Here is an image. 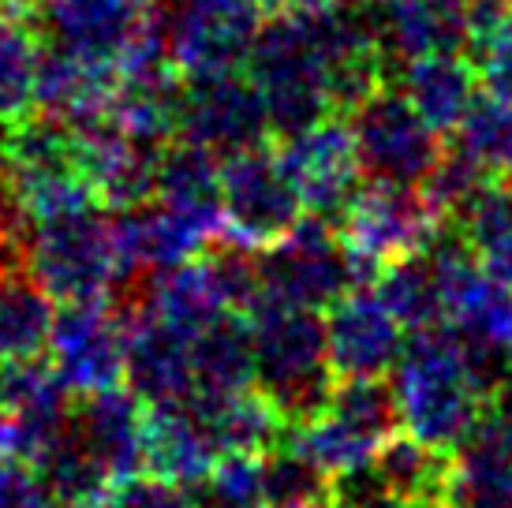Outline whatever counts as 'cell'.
<instances>
[{
  "label": "cell",
  "instance_id": "cell-46",
  "mask_svg": "<svg viewBox=\"0 0 512 508\" xmlns=\"http://www.w3.org/2000/svg\"><path fill=\"white\" fill-rule=\"evenodd\" d=\"M509 367H512V344H509Z\"/></svg>",
  "mask_w": 512,
  "mask_h": 508
},
{
  "label": "cell",
  "instance_id": "cell-13",
  "mask_svg": "<svg viewBox=\"0 0 512 508\" xmlns=\"http://www.w3.org/2000/svg\"><path fill=\"white\" fill-rule=\"evenodd\" d=\"M277 161L296 187L303 213L326 217L333 225H341L344 210L352 206L359 187L367 184L352 127L341 116H326L296 135H285Z\"/></svg>",
  "mask_w": 512,
  "mask_h": 508
},
{
  "label": "cell",
  "instance_id": "cell-8",
  "mask_svg": "<svg viewBox=\"0 0 512 508\" xmlns=\"http://www.w3.org/2000/svg\"><path fill=\"white\" fill-rule=\"evenodd\" d=\"M449 217L427 198L423 187L367 180L341 217V240L356 258L359 273L374 281L393 258L427 251Z\"/></svg>",
  "mask_w": 512,
  "mask_h": 508
},
{
  "label": "cell",
  "instance_id": "cell-15",
  "mask_svg": "<svg viewBox=\"0 0 512 508\" xmlns=\"http://www.w3.org/2000/svg\"><path fill=\"white\" fill-rule=\"evenodd\" d=\"M68 396L75 393L60 381L53 363H42V359L0 363L4 452L30 467L38 464L72 426L75 404Z\"/></svg>",
  "mask_w": 512,
  "mask_h": 508
},
{
  "label": "cell",
  "instance_id": "cell-14",
  "mask_svg": "<svg viewBox=\"0 0 512 508\" xmlns=\"http://www.w3.org/2000/svg\"><path fill=\"white\" fill-rule=\"evenodd\" d=\"M49 363L75 396L124 385L128 340L120 307L109 299L60 303L49 340Z\"/></svg>",
  "mask_w": 512,
  "mask_h": 508
},
{
  "label": "cell",
  "instance_id": "cell-2",
  "mask_svg": "<svg viewBox=\"0 0 512 508\" xmlns=\"http://www.w3.org/2000/svg\"><path fill=\"white\" fill-rule=\"evenodd\" d=\"M247 318L255 337V389L288 426L311 423L337 385L326 318L277 299H262Z\"/></svg>",
  "mask_w": 512,
  "mask_h": 508
},
{
  "label": "cell",
  "instance_id": "cell-34",
  "mask_svg": "<svg viewBox=\"0 0 512 508\" xmlns=\"http://www.w3.org/2000/svg\"><path fill=\"white\" fill-rule=\"evenodd\" d=\"M262 479H266V505H292V501L329 497V475L288 438V430L285 438L262 456Z\"/></svg>",
  "mask_w": 512,
  "mask_h": 508
},
{
  "label": "cell",
  "instance_id": "cell-39",
  "mask_svg": "<svg viewBox=\"0 0 512 508\" xmlns=\"http://www.w3.org/2000/svg\"><path fill=\"white\" fill-rule=\"evenodd\" d=\"M333 0H262V8L270 15H288V12H314V8H326Z\"/></svg>",
  "mask_w": 512,
  "mask_h": 508
},
{
  "label": "cell",
  "instance_id": "cell-6",
  "mask_svg": "<svg viewBox=\"0 0 512 508\" xmlns=\"http://www.w3.org/2000/svg\"><path fill=\"white\" fill-rule=\"evenodd\" d=\"M397 430L400 411L393 385L382 378H337L326 408L311 423L288 426V438L333 479L337 471L374 460Z\"/></svg>",
  "mask_w": 512,
  "mask_h": 508
},
{
  "label": "cell",
  "instance_id": "cell-16",
  "mask_svg": "<svg viewBox=\"0 0 512 508\" xmlns=\"http://www.w3.org/2000/svg\"><path fill=\"white\" fill-rule=\"evenodd\" d=\"M124 318V340H128V367L124 381L146 408L176 404L195 393V367H191V337L169 322H161L143 299L128 288V296L116 299Z\"/></svg>",
  "mask_w": 512,
  "mask_h": 508
},
{
  "label": "cell",
  "instance_id": "cell-43",
  "mask_svg": "<svg viewBox=\"0 0 512 508\" xmlns=\"http://www.w3.org/2000/svg\"><path fill=\"white\" fill-rule=\"evenodd\" d=\"M12 8H15L12 0H0V15H8V12H12Z\"/></svg>",
  "mask_w": 512,
  "mask_h": 508
},
{
  "label": "cell",
  "instance_id": "cell-42",
  "mask_svg": "<svg viewBox=\"0 0 512 508\" xmlns=\"http://www.w3.org/2000/svg\"><path fill=\"white\" fill-rule=\"evenodd\" d=\"M266 508H333L329 497H311V501H292V505H266Z\"/></svg>",
  "mask_w": 512,
  "mask_h": 508
},
{
  "label": "cell",
  "instance_id": "cell-22",
  "mask_svg": "<svg viewBox=\"0 0 512 508\" xmlns=\"http://www.w3.org/2000/svg\"><path fill=\"white\" fill-rule=\"evenodd\" d=\"M449 501L453 508H512V423L490 408L453 452Z\"/></svg>",
  "mask_w": 512,
  "mask_h": 508
},
{
  "label": "cell",
  "instance_id": "cell-9",
  "mask_svg": "<svg viewBox=\"0 0 512 508\" xmlns=\"http://www.w3.org/2000/svg\"><path fill=\"white\" fill-rule=\"evenodd\" d=\"M45 42L124 71L161 53L154 0H42L34 8Z\"/></svg>",
  "mask_w": 512,
  "mask_h": 508
},
{
  "label": "cell",
  "instance_id": "cell-35",
  "mask_svg": "<svg viewBox=\"0 0 512 508\" xmlns=\"http://www.w3.org/2000/svg\"><path fill=\"white\" fill-rule=\"evenodd\" d=\"M195 490H199V508H266L262 456H247V452L221 456Z\"/></svg>",
  "mask_w": 512,
  "mask_h": 508
},
{
  "label": "cell",
  "instance_id": "cell-45",
  "mask_svg": "<svg viewBox=\"0 0 512 508\" xmlns=\"http://www.w3.org/2000/svg\"><path fill=\"white\" fill-rule=\"evenodd\" d=\"M49 508H68V505H60V501H53V505H49Z\"/></svg>",
  "mask_w": 512,
  "mask_h": 508
},
{
  "label": "cell",
  "instance_id": "cell-18",
  "mask_svg": "<svg viewBox=\"0 0 512 508\" xmlns=\"http://www.w3.org/2000/svg\"><path fill=\"white\" fill-rule=\"evenodd\" d=\"M374 12L393 64L468 49L471 0H374Z\"/></svg>",
  "mask_w": 512,
  "mask_h": 508
},
{
  "label": "cell",
  "instance_id": "cell-11",
  "mask_svg": "<svg viewBox=\"0 0 512 508\" xmlns=\"http://www.w3.org/2000/svg\"><path fill=\"white\" fill-rule=\"evenodd\" d=\"M270 135V113H266L262 90L251 75L217 71V75L184 79L176 139L195 142L217 157H232L243 150H255V146H266Z\"/></svg>",
  "mask_w": 512,
  "mask_h": 508
},
{
  "label": "cell",
  "instance_id": "cell-33",
  "mask_svg": "<svg viewBox=\"0 0 512 508\" xmlns=\"http://www.w3.org/2000/svg\"><path fill=\"white\" fill-rule=\"evenodd\" d=\"M453 142L494 176H512V105L479 94L453 131Z\"/></svg>",
  "mask_w": 512,
  "mask_h": 508
},
{
  "label": "cell",
  "instance_id": "cell-12",
  "mask_svg": "<svg viewBox=\"0 0 512 508\" xmlns=\"http://www.w3.org/2000/svg\"><path fill=\"white\" fill-rule=\"evenodd\" d=\"M221 210H225L228 240L262 251L299 225L303 202L277 154L255 146L243 154L221 157Z\"/></svg>",
  "mask_w": 512,
  "mask_h": 508
},
{
  "label": "cell",
  "instance_id": "cell-17",
  "mask_svg": "<svg viewBox=\"0 0 512 508\" xmlns=\"http://www.w3.org/2000/svg\"><path fill=\"white\" fill-rule=\"evenodd\" d=\"M329 359L337 378H385L404 352V325L378 296L374 281L348 288L326 307Z\"/></svg>",
  "mask_w": 512,
  "mask_h": 508
},
{
  "label": "cell",
  "instance_id": "cell-19",
  "mask_svg": "<svg viewBox=\"0 0 512 508\" xmlns=\"http://www.w3.org/2000/svg\"><path fill=\"white\" fill-rule=\"evenodd\" d=\"M221 460L214 430L191 393L176 404H157L146 411V467L184 486H199Z\"/></svg>",
  "mask_w": 512,
  "mask_h": 508
},
{
  "label": "cell",
  "instance_id": "cell-37",
  "mask_svg": "<svg viewBox=\"0 0 512 508\" xmlns=\"http://www.w3.org/2000/svg\"><path fill=\"white\" fill-rule=\"evenodd\" d=\"M98 508H199V494H195V486L172 482L154 471L150 475L139 471L131 479L116 482Z\"/></svg>",
  "mask_w": 512,
  "mask_h": 508
},
{
  "label": "cell",
  "instance_id": "cell-30",
  "mask_svg": "<svg viewBox=\"0 0 512 508\" xmlns=\"http://www.w3.org/2000/svg\"><path fill=\"white\" fill-rule=\"evenodd\" d=\"M42 57L45 34L38 19L27 23L19 12L0 15V124H12L34 109Z\"/></svg>",
  "mask_w": 512,
  "mask_h": 508
},
{
  "label": "cell",
  "instance_id": "cell-36",
  "mask_svg": "<svg viewBox=\"0 0 512 508\" xmlns=\"http://www.w3.org/2000/svg\"><path fill=\"white\" fill-rule=\"evenodd\" d=\"M490 180H494V172L483 169L468 150H460L456 142H449V146L441 150L434 172L427 176L423 191H427L430 202H434V206L453 221L456 213L464 210V206H468L471 198L479 195Z\"/></svg>",
  "mask_w": 512,
  "mask_h": 508
},
{
  "label": "cell",
  "instance_id": "cell-44",
  "mask_svg": "<svg viewBox=\"0 0 512 508\" xmlns=\"http://www.w3.org/2000/svg\"><path fill=\"white\" fill-rule=\"evenodd\" d=\"M0 452H4V415H0Z\"/></svg>",
  "mask_w": 512,
  "mask_h": 508
},
{
  "label": "cell",
  "instance_id": "cell-1",
  "mask_svg": "<svg viewBox=\"0 0 512 508\" xmlns=\"http://www.w3.org/2000/svg\"><path fill=\"white\" fill-rule=\"evenodd\" d=\"M389 385L397 396L400 430L445 452L460 449L490 408V389L479 381L449 322L412 329Z\"/></svg>",
  "mask_w": 512,
  "mask_h": 508
},
{
  "label": "cell",
  "instance_id": "cell-38",
  "mask_svg": "<svg viewBox=\"0 0 512 508\" xmlns=\"http://www.w3.org/2000/svg\"><path fill=\"white\" fill-rule=\"evenodd\" d=\"M12 269H23V240L0 232V277L12 273Z\"/></svg>",
  "mask_w": 512,
  "mask_h": 508
},
{
  "label": "cell",
  "instance_id": "cell-29",
  "mask_svg": "<svg viewBox=\"0 0 512 508\" xmlns=\"http://www.w3.org/2000/svg\"><path fill=\"white\" fill-rule=\"evenodd\" d=\"M374 288L408 333L445 322V292H441L438 269H434L427 251L385 262L374 277Z\"/></svg>",
  "mask_w": 512,
  "mask_h": 508
},
{
  "label": "cell",
  "instance_id": "cell-41",
  "mask_svg": "<svg viewBox=\"0 0 512 508\" xmlns=\"http://www.w3.org/2000/svg\"><path fill=\"white\" fill-rule=\"evenodd\" d=\"M404 508H453L449 494H438V497H415V501H404Z\"/></svg>",
  "mask_w": 512,
  "mask_h": 508
},
{
  "label": "cell",
  "instance_id": "cell-3",
  "mask_svg": "<svg viewBox=\"0 0 512 508\" xmlns=\"http://www.w3.org/2000/svg\"><path fill=\"white\" fill-rule=\"evenodd\" d=\"M23 269L57 303L113 299L128 284L113 217L94 206L30 221L23 236Z\"/></svg>",
  "mask_w": 512,
  "mask_h": 508
},
{
  "label": "cell",
  "instance_id": "cell-40",
  "mask_svg": "<svg viewBox=\"0 0 512 508\" xmlns=\"http://www.w3.org/2000/svg\"><path fill=\"white\" fill-rule=\"evenodd\" d=\"M352 508H404V501L397 494H389V490H378V494H370L367 501H359Z\"/></svg>",
  "mask_w": 512,
  "mask_h": 508
},
{
  "label": "cell",
  "instance_id": "cell-25",
  "mask_svg": "<svg viewBox=\"0 0 512 508\" xmlns=\"http://www.w3.org/2000/svg\"><path fill=\"white\" fill-rule=\"evenodd\" d=\"M191 367L199 393H240L255 385V337L251 318L236 311L217 314L191 337Z\"/></svg>",
  "mask_w": 512,
  "mask_h": 508
},
{
  "label": "cell",
  "instance_id": "cell-28",
  "mask_svg": "<svg viewBox=\"0 0 512 508\" xmlns=\"http://www.w3.org/2000/svg\"><path fill=\"white\" fill-rule=\"evenodd\" d=\"M453 221L486 273L512 284V176H494Z\"/></svg>",
  "mask_w": 512,
  "mask_h": 508
},
{
  "label": "cell",
  "instance_id": "cell-20",
  "mask_svg": "<svg viewBox=\"0 0 512 508\" xmlns=\"http://www.w3.org/2000/svg\"><path fill=\"white\" fill-rule=\"evenodd\" d=\"M146 411L150 408L124 385L90 393L75 404V426L113 482L131 479L146 467Z\"/></svg>",
  "mask_w": 512,
  "mask_h": 508
},
{
  "label": "cell",
  "instance_id": "cell-7",
  "mask_svg": "<svg viewBox=\"0 0 512 508\" xmlns=\"http://www.w3.org/2000/svg\"><path fill=\"white\" fill-rule=\"evenodd\" d=\"M258 269H262V299L311 307V311H326L348 288L367 284L356 258L344 247L341 228L314 213H303L288 236L262 247Z\"/></svg>",
  "mask_w": 512,
  "mask_h": 508
},
{
  "label": "cell",
  "instance_id": "cell-31",
  "mask_svg": "<svg viewBox=\"0 0 512 508\" xmlns=\"http://www.w3.org/2000/svg\"><path fill=\"white\" fill-rule=\"evenodd\" d=\"M374 464L382 471L389 494L400 501H415V497H438L449 494V479H453V452L434 449L427 441L412 438L408 430L393 434L385 441Z\"/></svg>",
  "mask_w": 512,
  "mask_h": 508
},
{
  "label": "cell",
  "instance_id": "cell-26",
  "mask_svg": "<svg viewBox=\"0 0 512 508\" xmlns=\"http://www.w3.org/2000/svg\"><path fill=\"white\" fill-rule=\"evenodd\" d=\"M57 299L30 277L27 269H12L0 277V363L12 359H42L53 340Z\"/></svg>",
  "mask_w": 512,
  "mask_h": 508
},
{
  "label": "cell",
  "instance_id": "cell-32",
  "mask_svg": "<svg viewBox=\"0 0 512 508\" xmlns=\"http://www.w3.org/2000/svg\"><path fill=\"white\" fill-rule=\"evenodd\" d=\"M468 57L483 94L512 105V0H471Z\"/></svg>",
  "mask_w": 512,
  "mask_h": 508
},
{
  "label": "cell",
  "instance_id": "cell-10",
  "mask_svg": "<svg viewBox=\"0 0 512 508\" xmlns=\"http://www.w3.org/2000/svg\"><path fill=\"white\" fill-rule=\"evenodd\" d=\"M352 139L367 180L423 187L441 157V135L419 116L397 83H385L352 109Z\"/></svg>",
  "mask_w": 512,
  "mask_h": 508
},
{
  "label": "cell",
  "instance_id": "cell-24",
  "mask_svg": "<svg viewBox=\"0 0 512 508\" xmlns=\"http://www.w3.org/2000/svg\"><path fill=\"white\" fill-rule=\"evenodd\" d=\"M128 288L143 299L161 322L180 329L184 337H195L202 325H210L217 314H225L214 273H210L202 254L199 258H187L180 266L157 269V273L143 277L139 284H128Z\"/></svg>",
  "mask_w": 512,
  "mask_h": 508
},
{
  "label": "cell",
  "instance_id": "cell-23",
  "mask_svg": "<svg viewBox=\"0 0 512 508\" xmlns=\"http://www.w3.org/2000/svg\"><path fill=\"white\" fill-rule=\"evenodd\" d=\"M393 83L438 135H453L460 120L468 116L471 101L483 90L475 64L464 53H430V57L404 60L393 71Z\"/></svg>",
  "mask_w": 512,
  "mask_h": 508
},
{
  "label": "cell",
  "instance_id": "cell-21",
  "mask_svg": "<svg viewBox=\"0 0 512 508\" xmlns=\"http://www.w3.org/2000/svg\"><path fill=\"white\" fill-rule=\"evenodd\" d=\"M116 90H120V71L113 64L45 42L38 90H34L38 113H49L68 124H86L113 109Z\"/></svg>",
  "mask_w": 512,
  "mask_h": 508
},
{
  "label": "cell",
  "instance_id": "cell-5",
  "mask_svg": "<svg viewBox=\"0 0 512 508\" xmlns=\"http://www.w3.org/2000/svg\"><path fill=\"white\" fill-rule=\"evenodd\" d=\"M157 34L180 79L240 71L266 27L262 0H154Z\"/></svg>",
  "mask_w": 512,
  "mask_h": 508
},
{
  "label": "cell",
  "instance_id": "cell-27",
  "mask_svg": "<svg viewBox=\"0 0 512 508\" xmlns=\"http://www.w3.org/2000/svg\"><path fill=\"white\" fill-rule=\"evenodd\" d=\"M34 471L45 482L49 497L68 508H98L105 501V494L116 486L113 475L105 471V464L94 456V449L79 434L75 419L64 430V438L34 464Z\"/></svg>",
  "mask_w": 512,
  "mask_h": 508
},
{
  "label": "cell",
  "instance_id": "cell-4",
  "mask_svg": "<svg viewBox=\"0 0 512 508\" xmlns=\"http://www.w3.org/2000/svg\"><path fill=\"white\" fill-rule=\"evenodd\" d=\"M4 142H8V184L27 225L98 202L79 161L75 127L68 120L27 113L4 124Z\"/></svg>",
  "mask_w": 512,
  "mask_h": 508
}]
</instances>
